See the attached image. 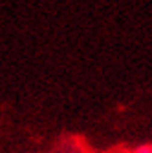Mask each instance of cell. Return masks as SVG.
I'll return each instance as SVG.
<instances>
[{
    "mask_svg": "<svg viewBox=\"0 0 152 153\" xmlns=\"http://www.w3.org/2000/svg\"><path fill=\"white\" fill-rule=\"evenodd\" d=\"M134 153H152V144H141L136 148Z\"/></svg>",
    "mask_w": 152,
    "mask_h": 153,
    "instance_id": "6da1fadb",
    "label": "cell"
}]
</instances>
